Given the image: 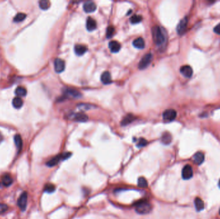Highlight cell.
<instances>
[{"mask_svg": "<svg viewBox=\"0 0 220 219\" xmlns=\"http://www.w3.org/2000/svg\"><path fill=\"white\" fill-rule=\"evenodd\" d=\"M142 20V17L140 15H134L130 18V22L132 24H138Z\"/></svg>", "mask_w": 220, "mask_h": 219, "instance_id": "obj_28", "label": "cell"}, {"mask_svg": "<svg viewBox=\"0 0 220 219\" xmlns=\"http://www.w3.org/2000/svg\"><path fill=\"white\" fill-rule=\"evenodd\" d=\"M153 59V55L151 54H147L145 55L142 59L140 60V62L138 64V68L140 70H144L146 69L149 64L151 62Z\"/></svg>", "mask_w": 220, "mask_h": 219, "instance_id": "obj_3", "label": "cell"}, {"mask_svg": "<svg viewBox=\"0 0 220 219\" xmlns=\"http://www.w3.org/2000/svg\"><path fill=\"white\" fill-rule=\"evenodd\" d=\"M72 118L74 120L80 122H84L88 120V116L83 113H77L75 114H73Z\"/></svg>", "mask_w": 220, "mask_h": 219, "instance_id": "obj_18", "label": "cell"}, {"mask_svg": "<svg viewBox=\"0 0 220 219\" xmlns=\"http://www.w3.org/2000/svg\"><path fill=\"white\" fill-rule=\"evenodd\" d=\"M180 73L185 77L190 78L193 75V68H191L190 66L185 65V66H183L180 68Z\"/></svg>", "mask_w": 220, "mask_h": 219, "instance_id": "obj_11", "label": "cell"}, {"mask_svg": "<svg viewBox=\"0 0 220 219\" xmlns=\"http://www.w3.org/2000/svg\"><path fill=\"white\" fill-rule=\"evenodd\" d=\"M134 47L138 49H143L145 47V42L143 38L142 37H138L134 40L133 43Z\"/></svg>", "mask_w": 220, "mask_h": 219, "instance_id": "obj_20", "label": "cell"}, {"mask_svg": "<svg viewBox=\"0 0 220 219\" xmlns=\"http://www.w3.org/2000/svg\"><path fill=\"white\" fill-rule=\"evenodd\" d=\"M114 32H115V28L113 26H109L107 28V31H106V37H107V38L112 37V36L113 35Z\"/></svg>", "mask_w": 220, "mask_h": 219, "instance_id": "obj_33", "label": "cell"}, {"mask_svg": "<svg viewBox=\"0 0 220 219\" xmlns=\"http://www.w3.org/2000/svg\"><path fill=\"white\" fill-rule=\"evenodd\" d=\"M219 215H220V209H219Z\"/></svg>", "mask_w": 220, "mask_h": 219, "instance_id": "obj_38", "label": "cell"}, {"mask_svg": "<svg viewBox=\"0 0 220 219\" xmlns=\"http://www.w3.org/2000/svg\"><path fill=\"white\" fill-rule=\"evenodd\" d=\"M28 195L27 192H23L17 200V205L21 211H25L27 208Z\"/></svg>", "mask_w": 220, "mask_h": 219, "instance_id": "obj_4", "label": "cell"}, {"mask_svg": "<svg viewBox=\"0 0 220 219\" xmlns=\"http://www.w3.org/2000/svg\"><path fill=\"white\" fill-rule=\"evenodd\" d=\"M218 185H219V187L220 188V180H219V183H218Z\"/></svg>", "mask_w": 220, "mask_h": 219, "instance_id": "obj_37", "label": "cell"}, {"mask_svg": "<svg viewBox=\"0 0 220 219\" xmlns=\"http://www.w3.org/2000/svg\"><path fill=\"white\" fill-rule=\"evenodd\" d=\"M27 18V15L24 13H18L14 18V21L15 23H20L23 21Z\"/></svg>", "mask_w": 220, "mask_h": 219, "instance_id": "obj_30", "label": "cell"}, {"mask_svg": "<svg viewBox=\"0 0 220 219\" xmlns=\"http://www.w3.org/2000/svg\"><path fill=\"white\" fill-rule=\"evenodd\" d=\"M162 116H163V119L165 121H167V122H171V121L176 118V112L175 110H174V109H167V110L164 112Z\"/></svg>", "mask_w": 220, "mask_h": 219, "instance_id": "obj_5", "label": "cell"}, {"mask_svg": "<svg viewBox=\"0 0 220 219\" xmlns=\"http://www.w3.org/2000/svg\"><path fill=\"white\" fill-rule=\"evenodd\" d=\"M65 69V62L61 59H56L54 61V70L57 73H62Z\"/></svg>", "mask_w": 220, "mask_h": 219, "instance_id": "obj_8", "label": "cell"}, {"mask_svg": "<svg viewBox=\"0 0 220 219\" xmlns=\"http://www.w3.org/2000/svg\"><path fill=\"white\" fill-rule=\"evenodd\" d=\"M147 141L146 139H144V138H140L137 145L138 147H144L147 145Z\"/></svg>", "mask_w": 220, "mask_h": 219, "instance_id": "obj_32", "label": "cell"}, {"mask_svg": "<svg viewBox=\"0 0 220 219\" xmlns=\"http://www.w3.org/2000/svg\"><path fill=\"white\" fill-rule=\"evenodd\" d=\"M14 143L16 144V146L17 150H18V152H20L22 148V147H23V141H22V138H21V136L20 134L15 135L14 137Z\"/></svg>", "mask_w": 220, "mask_h": 219, "instance_id": "obj_23", "label": "cell"}, {"mask_svg": "<svg viewBox=\"0 0 220 219\" xmlns=\"http://www.w3.org/2000/svg\"><path fill=\"white\" fill-rule=\"evenodd\" d=\"M64 94L68 96H72L73 98H75V99H79V98L81 97V96H82L80 92L71 88L65 89V90H64Z\"/></svg>", "mask_w": 220, "mask_h": 219, "instance_id": "obj_10", "label": "cell"}, {"mask_svg": "<svg viewBox=\"0 0 220 219\" xmlns=\"http://www.w3.org/2000/svg\"><path fill=\"white\" fill-rule=\"evenodd\" d=\"M214 32H215L216 33L218 34V35H220V23L218 24L217 26H216L214 28Z\"/></svg>", "mask_w": 220, "mask_h": 219, "instance_id": "obj_35", "label": "cell"}, {"mask_svg": "<svg viewBox=\"0 0 220 219\" xmlns=\"http://www.w3.org/2000/svg\"><path fill=\"white\" fill-rule=\"evenodd\" d=\"M15 94L20 98L25 96L27 95V89L23 87H18L15 91Z\"/></svg>", "mask_w": 220, "mask_h": 219, "instance_id": "obj_26", "label": "cell"}, {"mask_svg": "<svg viewBox=\"0 0 220 219\" xmlns=\"http://www.w3.org/2000/svg\"><path fill=\"white\" fill-rule=\"evenodd\" d=\"M138 186L140 188H147L148 186L147 184V180L143 177H139L138 180Z\"/></svg>", "mask_w": 220, "mask_h": 219, "instance_id": "obj_27", "label": "cell"}, {"mask_svg": "<svg viewBox=\"0 0 220 219\" xmlns=\"http://www.w3.org/2000/svg\"><path fill=\"white\" fill-rule=\"evenodd\" d=\"M101 81L104 84H109L112 83L111 75L108 71L104 72L101 75Z\"/></svg>", "mask_w": 220, "mask_h": 219, "instance_id": "obj_19", "label": "cell"}, {"mask_svg": "<svg viewBox=\"0 0 220 219\" xmlns=\"http://www.w3.org/2000/svg\"><path fill=\"white\" fill-rule=\"evenodd\" d=\"M0 187H1V183H0Z\"/></svg>", "mask_w": 220, "mask_h": 219, "instance_id": "obj_39", "label": "cell"}, {"mask_svg": "<svg viewBox=\"0 0 220 219\" xmlns=\"http://www.w3.org/2000/svg\"><path fill=\"white\" fill-rule=\"evenodd\" d=\"M187 23H188V19L187 18H186V17L179 21L176 28V30L179 35H182V34L185 33L187 26Z\"/></svg>", "mask_w": 220, "mask_h": 219, "instance_id": "obj_7", "label": "cell"}, {"mask_svg": "<svg viewBox=\"0 0 220 219\" xmlns=\"http://www.w3.org/2000/svg\"><path fill=\"white\" fill-rule=\"evenodd\" d=\"M3 140V135L2 134L1 132H0V143H1Z\"/></svg>", "mask_w": 220, "mask_h": 219, "instance_id": "obj_36", "label": "cell"}, {"mask_svg": "<svg viewBox=\"0 0 220 219\" xmlns=\"http://www.w3.org/2000/svg\"><path fill=\"white\" fill-rule=\"evenodd\" d=\"M194 205L196 207V209L198 211H200L204 209V203L200 198L197 197L194 200Z\"/></svg>", "mask_w": 220, "mask_h": 219, "instance_id": "obj_22", "label": "cell"}, {"mask_svg": "<svg viewBox=\"0 0 220 219\" xmlns=\"http://www.w3.org/2000/svg\"><path fill=\"white\" fill-rule=\"evenodd\" d=\"M79 107L80 109H83V110H86V109H90V106L88 104H80Z\"/></svg>", "mask_w": 220, "mask_h": 219, "instance_id": "obj_34", "label": "cell"}, {"mask_svg": "<svg viewBox=\"0 0 220 219\" xmlns=\"http://www.w3.org/2000/svg\"><path fill=\"white\" fill-rule=\"evenodd\" d=\"M161 141L162 143L164 144V145H169V144L172 141V136L171 134L168 132H165L162 134Z\"/></svg>", "mask_w": 220, "mask_h": 219, "instance_id": "obj_17", "label": "cell"}, {"mask_svg": "<svg viewBox=\"0 0 220 219\" xmlns=\"http://www.w3.org/2000/svg\"><path fill=\"white\" fill-rule=\"evenodd\" d=\"M136 119V118L133 116L132 114H127V116L122 120L121 122V125L123 126H126L129 125L130 123H131V122H133V121Z\"/></svg>", "mask_w": 220, "mask_h": 219, "instance_id": "obj_24", "label": "cell"}, {"mask_svg": "<svg viewBox=\"0 0 220 219\" xmlns=\"http://www.w3.org/2000/svg\"><path fill=\"white\" fill-rule=\"evenodd\" d=\"M97 28V23L92 18H88L86 21V28L90 32L94 31Z\"/></svg>", "mask_w": 220, "mask_h": 219, "instance_id": "obj_12", "label": "cell"}, {"mask_svg": "<svg viewBox=\"0 0 220 219\" xmlns=\"http://www.w3.org/2000/svg\"><path fill=\"white\" fill-rule=\"evenodd\" d=\"M39 7L42 10H47L50 6V3L48 1H46V0H42V1H40L39 2Z\"/></svg>", "mask_w": 220, "mask_h": 219, "instance_id": "obj_29", "label": "cell"}, {"mask_svg": "<svg viewBox=\"0 0 220 219\" xmlns=\"http://www.w3.org/2000/svg\"><path fill=\"white\" fill-rule=\"evenodd\" d=\"M182 176L183 179L185 180L190 179L193 177V171L191 166H190L189 165H187L183 167L182 172Z\"/></svg>", "mask_w": 220, "mask_h": 219, "instance_id": "obj_6", "label": "cell"}, {"mask_svg": "<svg viewBox=\"0 0 220 219\" xmlns=\"http://www.w3.org/2000/svg\"><path fill=\"white\" fill-rule=\"evenodd\" d=\"M193 160L194 162L197 165L202 164L205 160V156L204 153L201 152H196L193 156Z\"/></svg>", "mask_w": 220, "mask_h": 219, "instance_id": "obj_13", "label": "cell"}, {"mask_svg": "<svg viewBox=\"0 0 220 219\" xmlns=\"http://www.w3.org/2000/svg\"><path fill=\"white\" fill-rule=\"evenodd\" d=\"M87 50H88V48H87L86 46H84L82 44L75 45V47L74 48L75 53L79 56H81V55H84L86 52Z\"/></svg>", "mask_w": 220, "mask_h": 219, "instance_id": "obj_15", "label": "cell"}, {"mask_svg": "<svg viewBox=\"0 0 220 219\" xmlns=\"http://www.w3.org/2000/svg\"><path fill=\"white\" fill-rule=\"evenodd\" d=\"M135 210L138 214H148L152 210L151 204L146 199H142L138 200L137 203H135Z\"/></svg>", "mask_w": 220, "mask_h": 219, "instance_id": "obj_2", "label": "cell"}, {"mask_svg": "<svg viewBox=\"0 0 220 219\" xmlns=\"http://www.w3.org/2000/svg\"><path fill=\"white\" fill-rule=\"evenodd\" d=\"M152 35L156 45L160 47L165 43L166 37L165 33L162 30V28L158 26H155L152 28Z\"/></svg>", "mask_w": 220, "mask_h": 219, "instance_id": "obj_1", "label": "cell"}, {"mask_svg": "<svg viewBox=\"0 0 220 219\" xmlns=\"http://www.w3.org/2000/svg\"><path fill=\"white\" fill-rule=\"evenodd\" d=\"M97 5L93 2H87L83 5V9L86 13H91L95 11Z\"/></svg>", "mask_w": 220, "mask_h": 219, "instance_id": "obj_9", "label": "cell"}, {"mask_svg": "<svg viewBox=\"0 0 220 219\" xmlns=\"http://www.w3.org/2000/svg\"><path fill=\"white\" fill-rule=\"evenodd\" d=\"M109 48L112 53H117L120 51L121 47L119 42L112 41L109 43Z\"/></svg>", "mask_w": 220, "mask_h": 219, "instance_id": "obj_16", "label": "cell"}, {"mask_svg": "<svg viewBox=\"0 0 220 219\" xmlns=\"http://www.w3.org/2000/svg\"><path fill=\"white\" fill-rule=\"evenodd\" d=\"M55 186L53 184L48 183L47 184H46L44 186V192L49 193L54 192L55 191Z\"/></svg>", "mask_w": 220, "mask_h": 219, "instance_id": "obj_31", "label": "cell"}, {"mask_svg": "<svg viewBox=\"0 0 220 219\" xmlns=\"http://www.w3.org/2000/svg\"><path fill=\"white\" fill-rule=\"evenodd\" d=\"M61 160H63L62 159V154H59L57 155L56 156L54 157L53 158H51L50 160H49L47 163H46V165L49 167H52L56 165H57L58 163H59V161Z\"/></svg>", "mask_w": 220, "mask_h": 219, "instance_id": "obj_14", "label": "cell"}, {"mask_svg": "<svg viewBox=\"0 0 220 219\" xmlns=\"http://www.w3.org/2000/svg\"><path fill=\"white\" fill-rule=\"evenodd\" d=\"M13 182V179L12 177L8 174H6L2 177V183L4 186H10Z\"/></svg>", "mask_w": 220, "mask_h": 219, "instance_id": "obj_21", "label": "cell"}, {"mask_svg": "<svg viewBox=\"0 0 220 219\" xmlns=\"http://www.w3.org/2000/svg\"><path fill=\"white\" fill-rule=\"evenodd\" d=\"M23 102L20 97H16L12 100V105L16 109H20L23 106Z\"/></svg>", "mask_w": 220, "mask_h": 219, "instance_id": "obj_25", "label": "cell"}]
</instances>
